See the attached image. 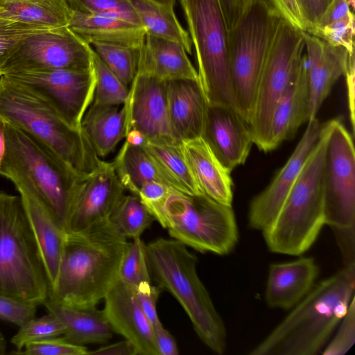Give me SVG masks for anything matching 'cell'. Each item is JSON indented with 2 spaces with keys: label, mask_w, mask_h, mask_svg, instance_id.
<instances>
[{
  "label": "cell",
  "mask_w": 355,
  "mask_h": 355,
  "mask_svg": "<svg viewBox=\"0 0 355 355\" xmlns=\"http://www.w3.org/2000/svg\"><path fill=\"white\" fill-rule=\"evenodd\" d=\"M128 243L109 220L66 234L56 281L47 300L75 308L96 306L118 279Z\"/></svg>",
  "instance_id": "6da1fadb"
},
{
  "label": "cell",
  "mask_w": 355,
  "mask_h": 355,
  "mask_svg": "<svg viewBox=\"0 0 355 355\" xmlns=\"http://www.w3.org/2000/svg\"><path fill=\"white\" fill-rule=\"evenodd\" d=\"M355 291V262L315 284L251 355H313L345 315Z\"/></svg>",
  "instance_id": "7a4b0ae2"
},
{
  "label": "cell",
  "mask_w": 355,
  "mask_h": 355,
  "mask_svg": "<svg viewBox=\"0 0 355 355\" xmlns=\"http://www.w3.org/2000/svg\"><path fill=\"white\" fill-rule=\"evenodd\" d=\"M0 117L78 174L101 162L82 130L71 126L44 99L6 75L0 76Z\"/></svg>",
  "instance_id": "3957f363"
},
{
  "label": "cell",
  "mask_w": 355,
  "mask_h": 355,
  "mask_svg": "<svg viewBox=\"0 0 355 355\" xmlns=\"http://www.w3.org/2000/svg\"><path fill=\"white\" fill-rule=\"evenodd\" d=\"M146 248L150 275L179 302L200 340L214 353L224 354L227 331L198 277L197 257L174 239H158Z\"/></svg>",
  "instance_id": "277c9868"
},
{
  "label": "cell",
  "mask_w": 355,
  "mask_h": 355,
  "mask_svg": "<svg viewBox=\"0 0 355 355\" xmlns=\"http://www.w3.org/2000/svg\"><path fill=\"white\" fill-rule=\"evenodd\" d=\"M327 123L272 223L263 232L272 252L301 255L314 243L324 223V164Z\"/></svg>",
  "instance_id": "5b68a950"
},
{
  "label": "cell",
  "mask_w": 355,
  "mask_h": 355,
  "mask_svg": "<svg viewBox=\"0 0 355 355\" xmlns=\"http://www.w3.org/2000/svg\"><path fill=\"white\" fill-rule=\"evenodd\" d=\"M0 175L35 193L64 230L73 196L85 174L77 173L25 132L6 123Z\"/></svg>",
  "instance_id": "8992f818"
},
{
  "label": "cell",
  "mask_w": 355,
  "mask_h": 355,
  "mask_svg": "<svg viewBox=\"0 0 355 355\" xmlns=\"http://www.w3.org/2000/svg\"><path fill=\"white\" fill-rule=\"evenodd\" d=\"M145 205L173 239L198 252L226 255L238 242L232 207L205 194L190 196L171 191L162 200Z\"/></svg>",
  "instance_id": "52a82bcc"
},
{
  "label": "cell",
  "mask_w": 355,
  "mask_h": 355,
  "mask_svg": "<svg viewBox=\"0 0 355 355\" xmlns=\"http://www.w3.org/2000/svg\"><path fill=\"white\" fill-rule=\"evenodd\" d=\"M0 292L37 305L49 284L19 196L0 191Z\"/></svg>",
  "instance_id": "ba28073f"
},
{
  "label": "cell",
  "mask_w": 355,
  "mask_h": 355,
  "mask_svg": "<svg viewBox=\"0 0 355 355\" xmlns=\"http://www.w3.org/2000/svg\"><path fill=\"white\" fill-rule=\"evenodd\" d=\"M282 19L267 0H250L228 30L232 88L237 112L248 125L263 67Z\"/></svg>",
  "instance_id": "9c48e42d"
},
{
  "label": "cell",
  "mask_w": 355,
  "mask_h": 355,
  "mask_svg": "<svg viewBox=\"0 0 355 355\" xmlns=\"http://www.w3.org/2000/svg\"><path fill=\"white\" fill-rule=\"evenodd\" d=\"M180 2L196 52L198 83L207 103L236 110L230 72L228 29L218 0Z\"/></svg>",
  "instance_id": "30bf717a"
},
{
  "label": "cell",
  "mask_w": 355,
  "mask_h": 355,
  "mask_svg": "<svg viewBox=\"0 0 355 355\" xmlns=\"http://www.w3.org/2000/svg\"><path fill=\"white\" fill-rule=\"evenodd\" d=\"M324 164V223L334 231L344 261L354 259L355 151L353 138L339 119L326 122Z\"/></svg>",
  "instance_id": "8fae6325"
},
{
  "label": "cell",
  "mask_w": 355,
  "mask_h": 355,
  "mask_svg": "<svg viewBox=\"0 0 355 355\" xmlns=\"http://www.w3.org/2000/svg\"><path fill=\"white\" fill-rule=\"evenodd\" d=\"M304 31L281 19L261 73L249 123L252 141L266 152L275 107L304 51Z\"/></svg>",
  "instance_id": "7c38bea8"
},
{
  "label": "cell",
  "mask_w": 355,
  "mask_h": 355,
  "mask_svg": "<svg viewBox=\"0 0 355 355\" xmlns=\"http://www.w3.org/2000/svg\"><path fill=\"white\" fill-rule=\"evenodd\" d=\"M92 46L68 26L34 33L22 40L0 73L25 71L92 69Z\"/></svg>",
  "instance_id": "4fadbf2b"
},
{
  "label": "cell",
  "mask_w": 355,
  "mask_h": 355,
  "mask_svg": "<svg viewBox=\"0 0 355 355\" xmlns=\"http://www.w3.org/2000/svg\"><path fill=\"white\" fill-rule=\"evenodd\" d=\"M6 75L49 103L73 128L81 130L83 117L93 101L94 69L25 71Z\"/></svg>",
  "instance_id": "5bb4252c"
},
{
  "label": "cell",
  "mask_w": 355,
  "mask_h": 355,
  "mask_svg": "<svg viewBox=\"0 0 355 355\" xmlns=\"http://www.w3.org/2000/svg\"><path fill=\"white\" fill-rule=\"evenodd\" d=\"M125 191L112 162L102 159L78 184L65 220V234L76 233L109 220Z\"/></svg>",
  "instance_id": "9a60e30c"
},
{
  "label": "cell",
  "mask_w": 355,
  "mask_h": 355,
  "mask_svg": "<svg viewBox=\"0 0 355 355\" xmlns=\"http://www.w3.org/2000/svg\"><path fill=\"white\" fill-rule=\"evenodd\" d=\"M321 130L317 118L308 121L307 127L294 151L272 182L251 201L248 224L254 230L263 231L274 220L297 180Z\"/></svg>",
  "instance_id": "2e32d148"
},
{
  "label": "cell",
  "mask_w": 355,
  "mask_h": 355,
  "mask_svg": "<svg viewBox=\"0 0 355 355\" xmlns=\"http://www.w3.org/2000/svg\"><path fill=\"white\" fill-rule=\"evenodd\" d=\"M125 104L127 132L137 130L146 141L178 142L170 129L165 82L137 73L129 87Z\"/></svg>",
  "instance_id": "e0dca14e"
},
{
  "label": "cell",
  "mask_w": 355,
  "mask_h": 355,
  "mask_svg": "<svg viewBox=\"0 0 355 355\" xmlns=\"http://www.w3.org/2000/svg\"><path fill=\"white\" fill-rule=\"evenodd\" d=\"M202 137L229 171L243 164L253 144L248 123L234 107L207 103Z\"/></svg>",
  "instance_id": "ac0fdd59"
},
{
  "label": "cell",
  "mask_w": 355,
  "mask_h": 355,
  "mask_svg": "<svg viewBox=\"0 0 355 355\" xmlns=\"http://www.w3.org/2000/svg\"><path fill=\"white\" fill-rule=\"evenodd\" d=\"M103 313L113 331L135 346L137 355H158L151 323L134 288L117 279L105 296Z\"/></svg>",
  "instance_id": "d6986e66"
},
{
  "label": "cell",
  "mask_w": 355,
  "mask_h": 355,
  "mask_svg": "<svg viewBox=\"0 0 355 355\" xmlns=\"http://www.w3.org/2000/svg\"><path fill=\"white\" fill-rule=\"evenodd\" d=\"M304 58L309 88L310 121L316 118L333 85L345 75L352 53L349 54L343 47L332 46L307 32L304 31Z\"/></svg>",
  "instance_id": "ffe728a7"
},
{
  "label": "cell",
  "mask_w": 355,
  "mask_h": 355,
  "mask_svg": "<svg viewBox=\"0 0 355 355\" xmlns=\"http://www.w3.org/2000/svg\"><path fill=\"white\" fill-rule=\"evenodd\" d=\"M165 90L169 125L173 139L182 143L202 137L207 103L198 80L166 81Z\"/></svg>",
  "instance_id": "44dd1931"
},
{
  "label": "cell",
  "mask_w": 355,
  "mask_h": 355,
  "mask_svg": "<svg viewBox=\"0 0 355 355\" xmlns=\"http://www.w3.org/2000/svg\"><path fill=\"white\" fill-rule=\"evenodd\" d=\"M14 185L19 193L28 225L40 253L50 293L56 281L66 234L35 193L21 184Z\"/></svg>",
  "instance_id": "7402d4cb"
},
{
  "label": "cell",
  "mask_w": 355,
  "mask_h": 355,
  "mask_svg": "<svg viewBox=\"0 0 355 355\" xmlns=\"http://www.w3.org/2000/svg\"><path fill=\"white\" fill-rule=\"evenodd\" d=\"M309 88L304 53L287 88L278 101L271 119L266 152L293 138L309 121Z\"/></svg>",
  "instance_id": "603a6c76"
},
{
  "label": "cell",
  "mask_w": 355,
  "mask_h": 355,
  "mask_svg": "<svg viewBox=\"0 0 355 355\" xmlns=\"http://www.w3.org/2000/svg\"><path fill=\"white\" fill-rule=\"evenodd\" d=\"M318 273L312 257L271 264L265 292L267 304L274 309H292L311 290Z\"/></svg>",
  "instance_id": "cb8c5ba5"
},
{
  "label": "cell",
  "mask_w": 355,
  "mask_h": 355,
  "mask_svg": "<svg viewBox=\"0 0 355 355\" xmlns=\"http://www.w3.org/2000/svg\"><path fill=\"white\" fill-rule=\"evenodd\" d=\"M137 73L163 82L198 80L197 71L181 44L148 33L140 49Z\"/></svg>",
  "instance_id": "d4e9b609"
},
{
  "label": "cell",
  "mask_w": 355,
  "mask_h": 355,
  "mask_svg": "<svg viewBox=\"0 0 355 355\" xmlns=\"http://www.w3.org/2000/svg\"><path fill=\"white\" fill-rule=\"evenodd\" d=\"M187 163L201 192L214 200L232 206L231 171L217 159L202 137L181 143Z\"/></svg>",
  "instance_id": "484cf974"
},
{
  "label": "cell",
  "mask_w": 355,
  "mask_h": 355,
  "mask_svg": "<svg viewBox=\"0 0 355 355\" xmlns=\"http://www.w3.org/2000/svg\"><path fill=\"white\" fill-rule=\"evenodd\" d=\"M68 27L89 45L98 42L141 48L146 34L144 27L129 21L76 10L72 12Z\"/></svg>",
  "instance_id": "4316f807"
},
{
  "label": "cell",
  "mask_w": 355,
  "mask_h": 355,
  "mask_svg": "<svg viewBox=\"0 0 355 355\" xmlns=\"http://www.w3.org/2000/svg\"><path fill=\"white\" fill-rule=\"evenodd\" d=\"M81 130L98 157L107 156L125 137V104L116 106L91 104L83 117Z\"/></svg>",
  "instance_id": "83f0119b"
},
{
  "label": "cell",
  "mask_w": 355,
  "mask_h": 355,
  "mask_svg": "<svg viewBox=\"0 0 355 355\" xmlns=\"http://www.w3.org/2000/svg\"><path fill=\"white\" fill-rule=\"evenodd\" d=\"M48 312L55 315L64 324L63 337L80 345L103 343L114 332L103 311L96 306L75 308L53 303L46 300L43 304Z\"/></svg>",
  "instance_id": "f1b7e54d"
},
{
  "label": "cell",
  "mask_w": 355,
  "mask_h": 355,
  "mask_svg": "<svg viewBox=\"0 0 355 355\" xmlns=\"http://www.w3.org/2000/svg\"><path fill=\"white\" fill-rule=\"evenodd\" d=\"M72 9L67 0H0V17L54 29L68 26Z\"/></svg>",
  "instance_id": "f546056e"
},
{
  "label": "cell",
  "mask_w": 355,
  "mask_h": 355,
  "mask_svg": "<svg viewBox=\"0 0 355 355\" xmlns=\"http://www.w3.org/2000/svg\"><path fill=\"white\" fill-rule=\"evenodd\" d=\"M142 146L171 189L190 196L203 194L187 163L181 143L146 141Z\"/></svg>",
  "instance_id": "4dcf8cb0"
},
{
  "label": "cell",
  "mask_w": 355,
  "mask_h": 355,
  "mask_svg": "<svg viewBox=\"0 0 355 355\" xmlns=\"http://www.w3.org/2000/svg\"><path fill=\"white\" fill-rule=\"evenodd\" d=\"M112 162L120 182L132 194L137 196L141 187L150 182L168 186L142 145L135 146L125 141Z\"/></svg>",
  "instance_id": "1f68e13d"
},
{
  "label": "cell",
  "mask_w": 355,
  "mask_h": 355,
  "mask_svg": "<svg viewBox=\"0 0 355 355\" xmlns=\"http://www.w3.org/2000/svg\"><path fill=\"white\" fill-rule=\"evenodd\" d=\"M146 33L181 44L189 54L193 44L187 32L178 21L173 8L151 0H130Z\"/></svg>",
  "instance_id": "d6a6232c"
},
{
  "label": "cell",
  "mask_w": 355,
  "mask_h": 355,
  "mask_svg": "<svg viewBox=\"0 0 355 355\" xmlns=\"http://www.w3.org/2000/svg\"><path fill=\"white\" fill-rule=\"evenodd\" d=\"M109 220L121 235L134 239L141 238L155 218L139 197L132 193L121 198Z\"/></svg>",
  "instance_id": "836d02e7"
},
{
  "label": "cell",
  "mask_w": 355,
  "mask_h": 355,
  "mask_svg": "<svg viewBox=\"0 0 355 355\" xmlns=\"http://www.w3.org/2000/svg\"><path fill=\"white\" fill-rule=\"evenodd\" d=\"M90 46L108 69L129 87L137 73L141 48L98 42Z\"/></svg>",
  "instance_id": "e575fe53"
},
{
  "label": "cell",
  "mask_w": 355,
  "mask_h": 355,
  "mask_svg": "<svg viewBox=\"0 0 355 355\" xmlns=\"http://www.w3.org/2000/svg\"><path fill=\"white\" fill-rule=\"evenodd\" d=\"M92 64L96 85L92 104L101 106L124 105L128 97L129 87L108 69L94 50Z\"/></svg>",
  "instance_id": "d590c367"
},
{
  "label": "cell",
  "mask_w": 355,
  "mask_h": 355,
  "mask_svg": "<svg viewBox=\"0 0 355 355\" xmlns=\"http://www.w3.org/2000/svg\"><path fill=\"white\" fill-rule=\"evenodd\" d=\"M146 246L141 238L128 242L119 266L118 279L134 288L151 282Z\"/></svg>",
  "instance_id": "8d00e7d4"
},
{
  "label": "cell",
  "mask_w": 355,
  "mask_h": 355,
  "mask_svg": "<svg viewBox=\"0 0 355 355\" xmlns=\"http://www.w3.org/2000/svg\"><path fill=\"white\" fill-rule=\"evenodd\" d=\"M19 327L17 332L10 339L17 351L21 350L30 343L62 336L64 333L62 322L49 312L40 318L34 317Z\"/></svg>",
  "instance_id": "74e56055"
},
{
  "label": "cell",
  "mask_w": 355,
  "mask_h": 355,
  "mask_svg": "<svg viewBox=\"0 0 355 355\" xmlns=\"http://www.w3.org/2000/svg\"><path fill=\"white\" fill-rule=\"evenodd\" d=\"M67 1L73 10L87 14L111 15L141 26L130 0Z\"/></svg>",
  "instance_id": "f35d334b"
},
{
  "label": "cell",
  "mask_w": 355,
  "mask_h": 355,
  "mask_svg": "<svg viewBox=\"0 0 355 355\" xmlns=\"http://www.w3.org/2000/svg\"><path fill=\"white\" fill-rule=\"evenodd\" d=\"M334 46L345 48L349 54L354 52V15L351 12L342 19L309 32Z\"/></svg>",
  "instance_id": "ab89813d"
},
{
  "label": "cell",
  "mask_w": 355,
  "mask_h": 355,
  "mask_svg": "<svg viewBox=\"0 0 355 355\" xmlns=\"http://www.w3.org/2000/svg\"><path fill=\"white\" fill-rule=\"evenodd\" d=\"M47 30L0 17V71L22 40Z\"/></svg>",
  "instance_id": "60d3db41"
},
{
  "label": "cell",
  "mask_w": 355,
  "mask_h": 355,
  "mask_svg": "<svg viewBox=\"0 0 355 355\" xmlns=\"http://www.w3.org/2000/svg\"><path fill=\"white\" fill-rule=\"evenodd\" d=\"M10 354L19 355H85L87 348L68 341L63 336H58L30 343L20 351Z\"/></svg>",
  "instance_id": "b9f144b4"
},
{
  "label": "cell",
  "mask_w": 355,
  "mask_h": 355,
  "mask_svg": "<svg viewBox=\"0 0 355 355\" xmlns=\"http://www.w3.org/2000/svg\"><path fill=\"white\" fill-rule=\"evenodd\" d=\"M355 342V298L340 322L337 333L325 347L324 355H344L352 347Z\"/></svg>",
  "instance_id": "7bdbcfd3"
},
{
  "label": "cell",
  "mask_w": 355,
  "mask_h": 355,
  "mask_svg": "<svg viewBox=\"0 0 355 355\" xmlns=\"http://www.w3.org/2000/svg\"><path fill=\"white\" fill-rule=\"evenodd\" d=\"M37 306L0 292V319L18 327L35 317Z\"/></svg>",
  "instance_id": "ee69618b"
},
{
  "label": "cell",
  "mask_w": 355,
  "mask_h": 355,
  "mask_svg": "<svg viewBox=\"0 0 355 355\" xmlns=\"http://www.w3.org/2000/svg\"><path fill=\"white\" fill-rule=\"evenodd\" d=\"M160 288L153 286L151 282H141L134 288L137 301L153 327L161 324L156 308Z\"/></svg>",
  "instance_id": "f6af8a7d"
},
{
  "label": "cell",
  "mask_w": 355,
  "mask_h": 355,
  "mask_svg": "<svg viewBox=\"0 0 355 355\" xmlns=\"http://www.w3.org/2000/svg\"><path fill=\"white\" fill-rule=\"evenodd\" d=\"M306 26L305 32L315 27L333 0H297Z\"/></svg>",
  "instance_id": "bcb514c9"
},
{
  "label": "cell",
  "mask_w": 355,
  "mask_h": 355,
  "mask_svg": "<svg viewBox=\"0 0 355 355\" xmlns=\"http://www.w3.org/2000/svg\"><path fill=\"white\" fill-rule=\"evenodd\" d=\"M286 21L295 28L306 31V26L297 0H267Z\"/></svg>",
  "instance_id": "7dc6e473"
},
{
  "label": "cell",
  "mask_w": 355,
  "mask_h": 355,
  "mask_svg": "<svg viewBox=\"0 0 355 355\" xmlns=\"http://www.w3.org/2000/svg\"><path fill=\"white\" fill-rule=\"evenodd\" d=\"M354 0H333L318 24L313 28L328 25L342 19L349 12H353L351 7L354 8Z\"/></svg>",
  "instance_id": "c3c4849f"
},
{
  "label": "cell",
  "mask_w": 355,
  "mask_h": 355,
  "mask_svg": "<svg viewBox=\"0 0 355 355\" xmlns=\"http://www.w3.org/2000/svg\"><path fill=\"white\" fill-rule=\"evenodd\" d=\"M158 355H178L179 349L174 337L159 324L153 327Z\"/></svg>",
  "instance_id": "681fc988"
},
{
  "label": "cell",
  "mask_w": 355,
  "mask_h": 355,
  "mask_svg": "<svg viewBox=\"0 0 355 355\" xmlns=\"http://www.w3.org/2000/svg\"><path fill=\"white\" fill-rule=\"evenodd\" d=\"M171 191L168 186L158 182H150L144 184L139 189L137 196L144 205L157 202L166 198Z\"/></svg>",
  "instance_id": "f907efd6"
},
{
  "label": "cell",
  "mask_w": 355,
  "mask_h": 355,
  "mask_svg": "<svg viewBox=\"0 0 355 355\" xmlns=\"http://www.w3.org/2000/svg\"><path fill=\"white\" fill-rule=\"evenodd\" d=\"M88 354L137 355L135 346L128 340L103 346Z\"/></svg>",
  "instance_id": "816d5d0a"
},
{
  "label": "cell",
  "mask_w": 355,
  "mask_h": 355,
  "mask_svg": "<svg viewBox=\"0 0 355 355\" xmlns=\"http://www.w3.org/2000/svg\"><path fill=\"white\" fill-rule=\"evenodd\" d=\"M347 80L348 101L350 113V119L352 127V133L354 130V53H352L349 58V62L345 73Z\"/></svg>",
  "instance_id": "f5cc1de1"
},
{
  "label": "cell",
  "mask_w": 355,
  "mask_h": 355,
  "mask_svg": "<svg viewBox=\"0 0 355 355\" xmlns=\"http://www.w3.org/2000/svg\"><path fill=\"white\" fill-rule=\"evenodd\" d=\"M222 9L227 29L230 30L236 23L241 13L239 0H218Z\"/></svg>",
  "instance_id": "db71d44e"
},
{
  "label": "cell",
  "mask_w": 355,
  "mask_h": 355,
  "mask_svg": "<svg viewBox=\"0 0 355 355\" xmlns=\"http://www.w3.org/2000/svg\"><path fill=\"white\" fill-rule=\"evenodd\" d=\"M6 125L5 121L0 117V166L6 149Z\"/></svg>",
  "instance_id": "11a10c76"
},
{
  "label": "cell",
  "mask_w": 355,
  "mask_h": 355,
  "mask_svg": "<svg viewBox=\"0 0 355 355\" xmlns=\"http://www.w3.org/2000/svg\"><path fill=\"white\" fill-rule=\"evenodd\" d=\"M7 349V342L6 340L2 334L0 329V355H3L6 354Z\"/></svg>",
  "instance_id": "9f6ffc18"
},
{
  "label": "cell",
  "mask_w": 355,
  "mask_h": 355,
  "mask_svg": "<svg viewBox=\"0 0 355 355\" xmlns=\"http://www.w3.org/2000/svg\"><path fill=\"white\" fill-rule=\"evenodd\" d=\"M153 1H155L157 3L164 5L167 7L173 8L175 5L176 0H151Z\"/></svg>",
  "instance_id": "6f0895ef"
},
{
  "label": "cell",
  "mask_w": 355,
  "mask_h": 355,
  "mask_svg": "<svg viewBox=\"0 0 355 355\" xmlns=\"http://www.w3.org/2000/svg\"><path fill=\"white\" fill-rule=\"evenodd\" d=\"M240 7L241 8V12L243 9L246 6V5L250 2V0H239Z\"/></svg>",
  "instance_id": "680465c9"
},
{
  "label": "cell",
  "mask_w": 355,
  "mask_h": 355,
  "mask_svg": "<svg viewBox=\"0 0 355 355\" xmlns=\"http://www.w3.org/2000/svg\"><path fill=\"white\" fill-rule=\"evenodd\" d=\"M0 76H1V74H0Z\"/></svg>",
  "instance_id": "91938a15"
}]
</instances>
